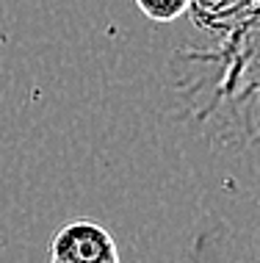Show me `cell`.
Segmentation results:
<instances>
[{
	"label": "cell",
	"mask_w": 260,
	"mask_h": 263,
	"mask_svg": "<svg viewBox=\"0 0 260 263\" xmlns=\"http://www.w3.org/2000/svg\"><path fill=\"white\" fill-rule=\"evenodd\" d=\"M50 263H122L111 230L94 219H69L50 241Z\"/></svg>",
	"instance_id": "obj_1"
},
{
	"label": "cell",
	"mask_w": 260,
	"mask_h": 263,
	"mask_svg": "<svg viewBox=\"0 0 260 263\" xmlns=\"http://www.w3.org/2000/svg\"><path fill=\"white\" fill-rule=\"evenodd\" d=\"M136 6L152 23H174L188 11L191 0H136Z\"/></svg>",
	"instance_id": "obj_2"
}]
</instances>
